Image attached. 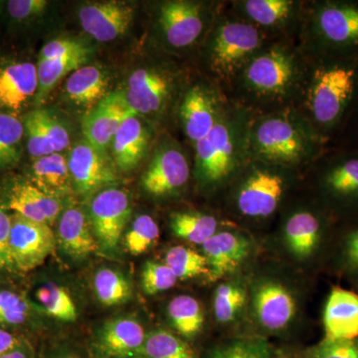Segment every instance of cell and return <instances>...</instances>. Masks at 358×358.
<instances>
[{
  "label": "cell",
  "mask_w": 358,
  "mask_h": 358,
  "mask_svg": "<svg viewBox=\"0 0 358 358\" xmlns=\"http://www.w3.org/2000/svg\"><path fill=\"white\" fill-rule=\"evenodd\" d=\"M169 317L174 329L185 338H193L203 327V310L193 296L182 294L173 299L169 306Z\"/></svg>",
  "instance_id": "obj_33"
},
{
  "label": "cell",
  "mask_w": 358,
  "mask_h": 358,
  "mask_svg": "<svg viewBox=\"0 0 358 358\" xmlns=\"http://www.w3.org/2000/svg\"><path fill=\"white\" fill-rule=\"evenodd\" d=\"M18 339L13 334L0 329V357L15 350L18 346Z\"/></svg>",
  "instance_id": "obj_49"
},
{
  "label": "cell",
  "mask_w": 358,
  "mask_h": 358,
  "mask_svg": "<svg viewBox=\"0 0 358 358\" xmlns=\"http://www.w3.org/2000/svg\"><path fill=\"white\" fill-rule=\"evenodd\" d=\"M166 264L178 280L192 279L209 272L203 254L183 246L173 247L167 251Z\"/></svg>",
  "instance_id": "obj_38"
},
{
  "label": "cell",
  "mask_w": 358,
  "mask_h": 358,
  "mask_svg": "<svg viewBox=\"0 0 358 358\" xmlns=\"http://www.w3.org/2000/svg\"><path fill=\"white\" fill-rule=\"evenodd\" d=\"M24 124L14 115L0 114V169L15 166L21 157Z\"/></svg>",
  "instance_id": "obj_37"
},
{
  "label": "cell",
  "mask_w": 358,
  "mask_h": 358,
  "mask_svg": "<svg viewBox=\"0 0 358 358\" xmlns=\"http://www.w3.org/2000/svg\"><path fill=\"white\" fill-rule=\"evenodd\" d=\"M253 114L230 99L210 133L195 143V176L202 185L208 188L223 186L249 162V127Z\"/></svg>",
  "instance_id": "obj_4"
},
{
  "label": "cell",
  "mask_w": 358,
  "mask_h": 358,
  "mask_svg": "<svg viewBox=\"0 0 358 358\" xmlns=\"http://www.w3.org/2000/svg\"><path fill=\"white\" fill-rule=\"evenodd\" d=\"M94 289L103 306L122 305L131 296V285L124 275L109 268H100L94 277Z\"/></svg>",
  "instance_id": "obj_34"
},
{
  "label": "cell",
  "mask_w": 358,
  "mask_h": 358,
  "mask_svg": "<svg viewBox=\"0 0 358 358\" xmlns=\"http://www.w3.org/2000/svg\"><path fill=\"white\" fill-rule=\"evenodd\" d=\"M34 185L47 194L62 196L71 192L72 178L68 159L62 154H53L35 159L32 166Z\"/></svg>",
  "instance_id": "obj_30"
},
{
  "label": "cell",
  "mask_w": 358,
  "mask_h": 358,
  "mask_svg": "<svg viewBox=\"0 0 358 358\" xmlns=\"http://www.w3.org/2000/svg\"><path fill=\"white\" fill-rule=\"evenodd\" d=\"M27 148L33 159L61 154L70 145L68 129L46 110H35L25 117Z\"/></svg>",
  "instance_id": "obj_20"
},
{
  "label": "cell",
  "mask_w": 358,
  "mask_h": 358,
  "mask_svg": "<svg viewBox=\"0 0 358 358\" xmlns=\"http://www.w3.org/2000/svg\"><path fill=\"white\" fill-rule=\"evenodd\" d=\"M336 260L338 268L358 282V226L350 228L341 237Z\"/></svg>",
  "instance_id": "obj_44"
},
{
  "label": "cell",
  "mask_w": 358,
  "mask_h": 358,
  "mask_svg": "<svg viewBox=\"0 0 358 358\" xmlns=\"http://www.w3.org/2000/svg\"><path fill=\"white\" fill-rule=\"evenodd\" d=\"M327 143L296 108L254 113L250 122V159L298 169L326 154Z\"/></svg>",
  "instance_id": "obj_2"
},
{
  "label": "cell",
  "mask_w": 358,
  "mask_h": 358,
  "mask_svg": "<svg viewBox=\"0 0 358 358\" xmlns=\"http://www.w3.org/2000/svg\"><path fill=\"white\" fill-rule=\"evenodd\" d=\"M36 298L50 317L63 322H74L78 317L76 305L64 287L46 282L36 292Z\"/></svg>",
  "instance_id": "obj_36"
},
{
  "label": "cell",
  "mask_w": 358,
  "mask_h": 358,
  "mask_svg": "<svg viewBox=\"0 0 358 358\" xmlns=\"http://www.w3.org/2000/svg\"><path fill=\"white\" fill-rule=\"evenodd\" d=\"M56 238L50 226L15 214L11 217L9 252L13 268L30 272L38 268L55 249Z\"/></svg>",
  "instance_id": "obj_12"
},
{
  "label": "cell",
  "mask_w": 358,
  "mask_h": 358,
  "mask_svg": "<svg viewBox=\"0 0 358 358\" xmlns=\"http://www.w3.org/2000/svg\"><path fill=\"white\" fill-rule=\"evenodd\" d=\"M310 58L299 110L327 141L345 126L358 91V60Z\"/></svg>",
  "instance_id": "obj_3"
},
{
  "label": "cell",
  "mask_w": 358,
  "mask_h": 358,
  "mask_svg": "<svg viewBox=\"0 0 358 358\" xmlns=\"http://www.w3.org/2000/svg\"><path fill=\"white\" fill-rule=\"evenodd\" d=\"M324 230V218L312 209L293 212L284 225L289 248L299 258H308L315 254L322 243Z\"/></svg>",
  "instance_id": "obj_25"
},
{
  "label": "cell",
  "mask_w": 358,
  "mask_h": 358,
  "mask_svg": "<svg viewBox=\"0 0 358 358\" xmlns=\"http://www.w3.org/2000/svg\"><path fill=\"white\" fill-rule=\"evenodd\" d=\"M147 334L138 320L117 317L109 320L99 334L98 348L110 358H128L141 355Z\"/></svg>",
  "instance_id": "obj_23"
},
{
  "label": "cell",
  "mask_w": 358,
  "mask_h": 358,
  "mask_svg": "<svg viewBox=\"0 0 358 358\" xmlns=\"http://www.w3.org/2000/svg\"><path fill=\"white\" fill-rule=\"evenodd\" d=\"M209 358H274L270 346L262 338H237L211 350Z\"/></svg>",
  "instance_id": "obj_40"
},
{
  "label": "cell",
  "mask_w": 358,
  "mask_h": 358,
  "mask_svg": "<svg viewBox=\"0 0 358 358\" xmlns=\"http://www.w3.org/2000/svg\"><path fill=\"white\" fill-rule=\"evenodd\" d=\"M254 310L259 324L268 331L286 329L296 315L293 294L280 282L268 281L257 287L253 298Z\"/></svg>",
  "instance_id": "obj_19"
},
{
  "label": "cell",
  "mask_w": 358,
  "mask_h": 358,
  "mask_svg": "<svg viewBox=\"0 0 358 358\" xmlns=\"http://www.w3.org/2000/svg\"><path fill=\"white\" fill-rule=\"evenodd\" d=\"M9 209L22 217L52 225L61 212L57 197L47 194L34 183L23 182L14 186L8 200Z\"/></svg>",
  "instance_id": "obj_27"
},
{
  "label": "cell",
  "mask_w": 358,
  "mask_h": 358,
  "mask_svg": "<svg viewBox=\"0 0 358 358\" xmlns=\"http://www.w3.org/2000/svg\"><path fill=\"white\" fill-rule=\"evenodd\" d=\"M213 281L234 272L249 255L250 242L243 235L222 231L202 244Z\"/></svg>",
  "instance_id": "obj_22"
},
{
  "label": "cell",
  "mask_w": 358,
  "mask_h": 358,
  "mask_svg": "<svg viewBox=\"0 0 358 358\" xmlns=\"http://www.w3.org/2000/svg\"><path fill=\"white\" fill-rule=\"evenodd\" d=\"M109 78L95 65L82 66L70 74L66 82L68 99L82 107H93L108 95Z\"/></svg>",
  "instance_id": "obj_29"
},
{
  "label": "cell",
  "mask_w": 358,
  "mask_h": 358,
  "mask_svg": "<svg viewBox=\"0 0 358 358\" xmlns=\"http://www.w3.org/2000/svg\"><path fill=\"white\" fill-rule=\"evenodd\" d=\"M245 301L246 294L243 288L231 282L220 285L216 289L213 299L216 319L221 324L232 322L244 307Z\"/></svg>",
  "instance_id": "obj_41"
},
{
  "label": "cell",
  "mask_w": 358,
  "mask_h": 358,
  "mask_svg": "<svg viewBox=\"0 0 358 358\" xmlns=\"http://www.w3.org/2000/svg\"><path fill=\"white\" fill-rule=\"evenodd\" d=\"M298 42L310 58L358 60V1H305Z\"/></svg>",
  "instance_id": "obj_6"
},
{
  "label": "cell",
  "mask_w": 358,
  "mask_h": 358,
  "mask_svg": "<svg viewBox=\"0 0 358 358\" xmlns=\"http://www.w3.org/2000/svg\"><path fill=\"white\" fill-rule=\"evenodd\" d=\"M324 341L358 338V293L333 287L324 306Z\"/></svg>",
  "instance_id": "obj_21"
},
{
  "label": "cell",
  "mask_w": 358,
  "mask_h": 358,
  "mask_svg": "<svg viewBox=\"0 0 358 358\" xmlns=\"http://www.w3.org/2000/svg\"><path fill=\"white\" fill-rule=\"evenodd\" d=\"M134 7L121 1L94 2L81 7L79 20L84 31L99 42L122 36L134 20Z\"/></svg>",
  "instance_id": "obj_18"
},
{
  "label": "cell",
  "mask_w": 358,
  "mask_h": 358,
  "mask_svg": "<svg viewBox=\"0 0 358 358\" xmlns=\"http://www.w3.org/2000/svg\"><path fill=\"white\" fill-rule=\"evenodd\" d=\"M223 4L203 42L205 67L210 81L228 89L257 53L275 41Z\"/></svg>",
  "instance_id": "obj_5"
},
{
  "label": "cell",
  "mask_w": 358,
  "mask_h": 358,
  "mask_svg": "<svg viewBox=\"0 0 358 358\" xmlns=\"http://www.w3.org/2000/svg\"><path fill=\"white\" fill-rule=\"evenodd\" d=\"M159 227L152 216L143 214L131 224L126 236L124 245L134 256L141 255L154 246L159 238Z\"/></svg>",
  "instance_id": "obj_39"
},
{
  "label": "cell",
  "mask_w": 358,
  "mask_h": 358,
  "mask_svg": "<svg viewBox=\"0 0 358 358\" xmlns=\"http://www.w3.org/2000/svg\"><path fill=\"white\" fill-rule=\"evenodd\" d=\"M58 241L66 253L75 258H84L98 249L91 222L78 207H69L61 215Z\"/></svg>",
  "instance_id": "obj_28"
},
{
  "label": "cell",
  "mask_w": 358,
  "mask_h": 358,
  "mask_svg": "<svg viewBox=\"0 0 358 358\" xmlns=\"http://www.w3.org/2000/svg\"><path fill=\"white\" fill-rule=\"evenodd\" d=\"M305 358H358V338L324 341L306 352Z\"/></svg>",
  "instance_id": "obj_45"
},
{
  "label": "cell",
  "mask_w": 358,
  "mask_h": 358,
  "mask_svg": "<svg viewBox=\"0 0 358 358\" xmlns=\"http://www.w3.org/2000/svg\"><path fill=\"white\" fill-rule=\"evenodd\" d=\"M38 90L37 66L14 63L0 69V108L20 110Z\"/></svg>",
  "instance_id": "obj_26"
},
{
  "label": "cell",
  "mask_w": 358,
  "mask_h": 358,
  "mask_svg": "<svg viewBox=\"0 0 358 358\" xmlns=\"http://www.w3.org/2000/svg\"><path fill=\"white\" fill-rule=\"evenodd\" d=\"M150 141V131L138 115L124 120L112 143L115 166L124 173L133 171L147 155Z\"/></svg>",
  "instance_id": "obj_24"
},
{
  "label": "cell",
  "mask_w": 358,
  "mask_h": 358,
  "mask_svg": "<svg viewBox=\"0 0 358 358\" xmlns=\"http://www.w3.org/2000/svg\"><path fill=\"white\" fill-rule=\"evenodd\" d=\"M0 358H28L27 355L23 350H11V352L6 353V355H1Z\"/></svg>",
  "instance_id": "obj_50"
},
{
  "label": "cell",
  "mask_w": 358,
  "mask_h": 358,
  "mask_svg": "<svg viewBox=\"0 0 358 358\" xmlns=\"http://www.w3.org/2000/svg\"><path fill=\"white\" fill-rule=\"evenodd\" d=\"M68 164L72 183L78 192L91 195L117 182L115 167L107 154L96 150L88 141L77 143L71 150Z\"/></svg>",
  "instance_id": "obj_16"
},
{
  "label": "cell",
  "mask_w": 358,
  "mask_h": 358,
  "mask_svg": "<svg viewBox=\"0 0 358 358\" xmlns=\"http://www.w3.org/2000/svg\"><path fill=\"white\" fill-rule=\"evenodd\" d=\"M48 2L45 0H11L8 2V11L16 20H24L43 13Z\"/></svg>",
  "instance_id": "obj_47"
},
{
  "label": "cell",
  "mask_w": 358,
  "mask_h": 358,
  "mask_svg": "<svg viewBox=\"0 0 358 358\" xmlns=\"http://www.w3.org/2000/svg\"><path fill=\"white\" fill-rule=\"evenodd\" d=\"M30 315V306L20 294L10 291L0 292V324L17 326Z\"/></svg>",
  "instance_id": "obj_43"
},
{
  "label": "cell",
  "mask_w": 358,
  "mask_h": 358,
  "mask_svg": "<svg viewBox=\"0 0 358 358\" xmlns=\"http://www.w3.org/2000/svg\"><path fill=\"white\" fill-rule=\"evenodd\" d=\"M231 10L274 39L300 36L305 1L300 0H240L228 4Z\"/></svg>",
  "instance_id": "obj_10"
},
{
  "label": "cell",
  "mask_w": 358,
  "mask_h": 358,
  "mask_svg": "<svg viewBox=\"0 0 358 358\" xmlns=\"http://www.w3.org/2000/svg\"><path fill=\"white\" fill-rule=\"evenodd\" d=\"M190 178V164L182 148L176 143H166L155 150L141 178L148 194L169 196L182 189Z\"/></svg>",
  "instance_id": "obj_14"
},
{
  "label": "cell",
  "mask_w": 358,
  "mask_h": 358,
  "mask_svg": "<svg viewBox=\"0 0 358 358\" xmlns=\"http://www.w3.org/2000/svg\"><path fill=\"white\" fill-rule=\"evenodd\" d=\"M229 101L222 88L212 81L199 82L185 90L178 103V117L193 145L210 133Z\"/></svg>",
  "instance_id": "obj_11"
},
{
  "label": "cell",
  "mask_w": 358,
  "mask_h": 358,
  "mask_svg": "<svg viewBox=\"0 0 358 358\" xmlns=\"http://www.w3.org/2000/svg\"><path fill=\"white\" fill-rule=\"evenodd\" d=\"M310 58L296 40H275L235 78L227 96L253 113L296 108L305 93Z\"/></svg>",
  "instance_id": "obj_1"
},
{
  "label": "cell",
  "mask_w": 358,
  "mask_h": 358,
  "mask_svg": "<svg viewBox=\"0 0 358 358\" xmlns=\"http://www.w3.org/2000/svg\"><path fill=\"white\" fill-rule=\"evenodd\" d=\"M11 217L0 208V270H11L13 268L9 252Z\"/></svg>",
  "instance_id": "obj_48"
},
{
  "label": "cell",
  "mask_w": 358,
  "mask_h": 358,
  "mask_svg": "<svg viewBox=\"0 0 358 358\" xmlns=\"http://www.w3.org/2000/svg\"><path fill=\"white\" fill-rule=\"evenodd\" d=\"M324 155L317 176L322 199L338 213L358 212V150Z\"/></svg>",
  "instance_id": "obj_9"
},
{
  "label": "cell",
  "mask_w": 358,
  "mask_h": 358,
  "mask_svg": "<svg viewBox=\"0 0 358 358\" xmlns=\"http://www.w3.org/2000/svg\"><path fill=\"white\" fill-rule=\"evenodd\" d=\"M178 279L166 264L147 262L141 273V287L145 294L152 296L176 286Z\"/></svg>",
  "instance_id": "obj_42"
},
{
  "label": "cell",
  "mask_w": 358,
  "mask_h": 358,
  "mask_svg": "<svg viewBox=\"0 0 358 358\" xmlns=\"http://www.w3.org/2000/svg\"><path fill=\"white\" fill-rule=\"evenodd\" d=\"M66 358H73V357H66Z\"/></svg>",
  "instance_id": "obj_52"
},
{
  "label": "cell",
  "mask_w": 358,
  "mask_h": 358,
  "mask_svg": "<svg viewBox=\"0 0 358 358\" xmlns=\"http://www.w3.org/2000/svg\"><path fill=\"white\" fill-rule=\"evenodd\" d=\"M176 90V77L169 71L143 68L131 75L124 95L136 115L159 117L169 109Z\"/></svg>",
  "instance_id": "obj_13"
},
{
  "label": "cell",
  "mask_w": 358,
  "mask_h": 358,
  "mask_svg": "<svg viewBox=\"0 0 358 358\" xmlns=\"http://www.w3.org/2000/svg\"><path fill=\"white\" fill-rule=\"evenodd\" d=\"M91 53L88 47L82 50L53 59L48 61H38L37 75H38V90L36 94V103L40 105L44 102L47 96L59 82L67 75L72 74L74 71L79 69L88 60Z\"/></svg>",
  "instance_id": "obj_31"
},
{
  "label": "cell",
  "mask_w": 358,
  "mask_h": 358,
  "mask_svg": "<svg viewBox=\"0 0 358 358\" xmlns=\"http://www.w3.org/2000/svg\"><path fill=\"white\" fill-rule=\"evenodd\" d=\"M171 228L176 237L202 245L217 233L218 220L202 212H176L171 216Z\"/></svg>",
  "instance_id": "obj_32"
},
{
  "label": "cell",
  "mask_w": 358,
  "mask_h": 358,
  "mask_svg": "<svg viewBox=\"0 0 358 358\" xmlns=\"http://www.w3.org/2000/svg\"><path fill=\"white\" fill-rule=\"evenodd\" d=\"M224 2L169 0L157 9V23L164 44L185 50L204 42Z\"/></svg>",
  "instance_id": "obj_8"
},
{
  "label": "cell",
  "mask_w": 358,
  "mask_h": 358,
  "mask_svg": "<svg viewBox=\"0 0 358 358\" xmlns=\"http://www.w3.org/2000/svg\"><path fill=\"white\" fill-rule=\"evenodd\" d=\"M134 115L124 92L119 90L108 94L85 115L82 129L86 141L106 154L122 122Z\"/></svg>",
  "instance_id": "obj_17"
},
{
  "label": "cell",
  "mask_w": 358,
  "mask_h": 358,
  "mask_svg": "<svg viewBox=\"0 0 358 358\" xmlns=\"http://www.w3.org/2000/svg\"><path fill=\"white\" fill-rule=\"evenodd\" d=\"M128 193L117 188H107L96 193L90 204V222L99 243L114 250L131 218Z\"/></svg>",
  "instance_id": "obj_15"
},
{
  "label": "cell",
  "mask_w": 358,
  "mask_h": 358,
  "mask_svg": "<svg viewBox=\"0 0 358 358\" xmlns=\"http://www.w3.org/2000/svg\"><path fill=\"white\" fill-rule=\"evenodd\" d=\"M141 355L143 358H195L187 343L164 329L147 336Z\"/></svg>",
  "instance_id": "obj_35"
},
{
  "label": "cell",
  "mask_w": 358,
  "mask_h": 358,
  "mask_svg": "<svg viewBox=\"0 0 358 358\" xmlns=\"http://www.w3.org/2000/svg\"><path fill=\"white\" fill-rule=\"evenodd\" d=\"M350 117H355V124H357L358 133V91L357 98H355V105H353L352 110V113H350V117H348V120H350Z\"/></svg>",
  "instance_id": "obj_51"
},
{
  "label": "cell",
  "mask_w": 358,
  "mask_h": 358,
  "mask_svg": "<svg viewBox=\"0 0 358 358\" xmlns=\"http://www.w3.org/2000/svg\"><path fill=\"white\" fill-rule=\"evenodd\" d=\"M296 169L250 159L238 173L234 203L238 213L250 219L272 216L281 206Z\"/></svg>",
  "instance_id": "obj_7"
},
{
  "label": "cell",
  "mask_w": 358,
  "mask_h": 358,
  "mask_svg": "<svg viewBox=\"0 0 358 358\" xmlns=\"http://www.w3.org/2000/svg\"><path fill=\"white\" fill-rule=\"evenodd\" d=\"M86 46L81 42L72 39H55L44 45L43 48L40 51L38 61L53 60L69 55L75 52L82 50Z\"/></svg>",
  "instance_id": "obj_46"
}]
</instances>
